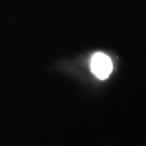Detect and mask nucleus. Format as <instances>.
<instances>
[{"label":"nucleus","mask_w":146,"mask_h":146,"mask_svg":"<svg viewBox=\"0 0 146 146\" xmlns=\"http://www.w3.org/2000/svg\"><path fill=\"white\" fill-rule=\"evenodd\" d=\"M90 68L96 78L100 80H105L113 73L114 64L110 55L103 52H96L90 60Z\"/></svg>","instance_id":"obj_1"}]
</instances>
